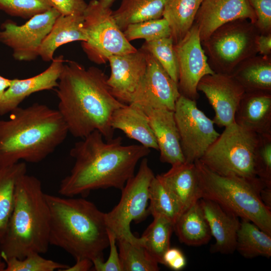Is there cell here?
Segmentation results:
<instances>
[{
  "label": "cell",
  "instance_id": "obj_4",
  "mask_svg": "<svg viewBox=\"0 0 271 271\" xmlns=\"http://www.w3.org/2000/svg\"><path fill=\"white\" fill-rule=\"evenodd\" d=\"M50 214V245L59 247L75 259L103 258L109 246L105 213L83 198L46 193Z\"/></svg>",
  "mask_w": 271,
  "mask_h": 271
},
{
  "label": "cell",
  "instance_id": "obj_41",
  "mask_svg": "<svg viewBox=\"0 0 271 271\" xmlns=\"http://www.w3.org/2000/svg\"><path fill=\"white\" fill-rule=\"evenodd\" d=\"M49 1L52 7L63 16L73 14L82 15L87 6V4L84 0Z\"/></svg>",
  "mask_w": 271,
  "mask_h": 271
},
{
  "label": "cell",
  "instance_id": "obj_10",
  "mask_svg": "<svg viewBox=\"0 0 271 271\" xmlns=\"http://www.w3.org/2000/svg\"><path fill=\"white\" fill-rule=\"evenodd\" d=\"M110 8L104 7L98 0H91L83 13L84 26L87 39L81 42L88 58L104 64L109 57L136 52L118 27Z\"/></svg>",
  "mask_w": 271,
  "mask_h": 271
},
{
  "label": "cell",
  "instance_id": "obj_42",
  "mask_svg": "<svg viewBox=\"0 0 271 271\" xmlns=\"http://www.w3.org/2000/svg\"><path fill=\"white\" fill-rule=\"evenodd\" d=\"M187 261L182 251L178 248L170 247L164 253L162 264L174 270H181L185 268Z\"/></svg>",
  "mask_w": 271,
  "mask_h": 271
},
{
  "label": "cell",
  "instance_id": "obj_12",
  "mask_svg": "<svg viewBox=\"0 0 271 271\" xmlns=\"http://www.w3.org/2000/svg\"><path fill=\"white\" fill-rule=\"evenodd\" d=\"M60 14L54 8L37 15L22 25L7 20L1 26L0 42L10 48L13 58L31 61L39 56L41 45Z\"/></svg>",
  "mask_w": 271,
  "mask_h": 271
},
{
  "label": "cell",
  "instance_id": "obj_14",
  "mask_svg": "<svg viewBox=\"0 0 271 271\" xmlns=\"http://www.w3.org/2000/svg\"><path fill=\"white\" fill-rule=\"evenodd\" d=\"M197 90L204 94L213 108L214 124L226 127L235 122V112L245 91L231 74L205 75L199 82Z\"/></svg>",
  "mask_w": 271,
  "mask_h": 271
},
{
  "label": "cell",
  "instance_id": "obj_24",
  "mask_svg": "<svg viewBox=\"0 0 271 271\" xmlns=\"http://www.w3.org/2000/svg\"><path fill=\"white\" fill-rule=\"evenodd\" d=\"M87 39L83 14L60 15L43 41L39 56L45 62L51 61L56 50L61 46L77 41L85 42Z\"/></svg>",
  "mask_w": 271,
  "mask_h": 271
},
{
  "label": "cell",
  "instance_id": "obj_35",
  "mask_svg": "<svg viewBox=\"0 0 271 271\" xmlns=\"http://www.w3.org/2000/svg\"><path fill=\"white\" fill-rule=\"evenodd\" d=\"M123 33L129 42L138 39L150 42L171 35L169 25L163 18L130 24Z\"/></svg>",
  "mask_w": 271,
  "mask_h": 271
},
{
  "label": "cell",
  "instance_id": "obj_21",
  "mask_svg": "<svg viewBox=\"0 0 271 271\" xmlns=\"http://www.w3.org/2000/svg\"><path fill=\"white\" fill-rule=\"evenodd\" d=\"M239 125L259 135L271 133V92H245L235 114Z\"/></svg>",
  "mask_w": 271,
  "mask_h": 271
},
{
  "label": "cell",
  "instance_id": "obj_23",
  "mask_svg": "<svg viewBox=\"0 0 271 271\" xmlns=\"http://www.w3.org/2000/svg\"><path fill=\"white\" fill-rule=\"evenodd\" d=\"M110 124L114 130H120L126 137L143 146L158 151L147 115L140 106L130 103L116 109L111 115Z\"/></svg>",
  "mask_w": 271,
  "mask_h": 271
},
{
  "label": "cell",
  "instance_id": "obj_20",
  "mask_svg": "<svg viewBox=\"0 0 271 271\" xmlns=\"http://www.w3.org/2000/svg\"><path fill=\"white\" fill-rule=\"evenodd\" d=\"M141 108L155 137L160 161L171 165L185 162L174 111Z\"/></svg>",
  "mask_w": 271,
  "mask_h": 271
},
{
  "label": "cell",
  "instance_id": "obj_7",
  "mask_svg": "<svg viewBox=\"0 0 271 271\" xmlns=\"http://www.w3.org/2000/svg\"><path fill=\"white\" fill-rule=\"evenodd\" d=\"M259 135L236 123L225 127L199 161L221 175L257 177L255 155Z\"/></svg>",
  "mask_w": 271,
  "mask_h": 271
},
{
  "label": "cell",
  "instance_id": "obj_13",
  "mask_svg": "<svg viewBox=\"0 0 271 271\" xmlns=\"http://www.w3.org/2000/svg\"><path fill=\"white\" fill-rule=\"evenodd\" d=\"M178 68V86L181 95L199 97L197 85L204 76L214 74L202 46L197 27L193 24L184 37L174 45Z\"/></svg>",
  "mask_w": 271,
  "mask_h": 271
},
{
  "label": "cell",
  "instance_id": "obj_9",
  "mask_svg": "<svg viewBox=\"0 0 271 271\" xmlns=\"http://www.w3.org/2000/svg\"><path fill=\"white\" fill-rule=\"evenodd\" d=\"M155 175L144 158L137 174L130 178L121 190L118 203L109 212L105 213L107 229L115 236L116 240L124 239L133 243H143L131 232L132 221L139 222L150 214L148 210L149 189Z\"/></svg>",
  "mask_w": 271,
  "mask_h": 271
},
{
  "label": "cell",
  "instance_id": "obj_30",
  "mask_svg": "<svg viewBox=\"0 0 271 271\" xmlns=\"http://www.w3.org/2000/svg\"><path fill=\"white\" fill-rule=\"evenodd\" d=\"M27 165L20 162L11 166H0V241L7 229L14 201L16 184L27 173Z\"/></svg>",
  "mask_w": 271,
  "mask_h": 271
},
{
  "label": "cell",
  "instance_id": "obj_22",
  "mask_svg": "<svg viewBox=\"0 0 271 271\" xmlns=\"http://www.w3.org/2000/svg\"><path fill=\"white\" fill-rule=\"evenodd\" d=\"M160 176L177 200L181 214L201 198L194 163L184 162L172 165L168 172Z\"/></svg>",
  "mask_w": 271,
  "mask_h": 271
},
{
  "label": "cell",
  "instance_id": "obj_6",
  "mask_svg": "<svg viewBox=\"0 0 271 271\" xmlns=\"http://www.w3.org/2000/svg\"><path fill=\"white\" fill-rule=\"evenodd\" d=\"M194 163L201 198L218 203L271 235V209L263 203L259 194L266 186L257 177L221 175L210 170L199 160Z\"/></svg>",
  "mask_w": 271,
  "mask_h": 271
},
{
  "label": "cell",
  "instance_id": "obj_15",
  "mask_svg": "<svg viewBox=\"0 0 271 271\" xmlns=\"http://www.w3.org/2000/svg\"><path fill=\"white\" fill-rule=\"evenodd\" d=\"M146 52L148 61L146 72L130 103L142 108L174 111L176 102L181 95L178 84L158 61Z\"/></svg>",
  "mask_w": 271,
  "mask_h": 271
},
{
  "label": "cell",
  "instance_id": "obj_43",
  "mask_svg": "<svg viewBox=\"0 0 271 271\" xmlns=\"http://www.w3.org/2000/svg\"><path fill=\"white\" fill-rule=\"evenodd\" d=\"M257 53L262 56H270L271 53V33L260 34L256 41Z\"/></svg>",
  "mask_w": 271,
  "mask_h": 271
},
{
  "label": "cell",
  "instance_id": "obj_29",
  "mask_svg": "<svg viewBox=\"0 0 271 271\" xmlns=\"http://www.w3.org/2000/svg\"><path fill=\"white\" fill-rule=\"evenodd\" d=\"M246 258L271 256V235L252 222L241 219L237 231L236 250Z\"/></svg>",
  "mask_w": 271,
  "mask_h": 271
},
{
  "label": "cell",
  "instance_id": "obj_47",
  "mask_svg": "<svg viewBox=\"0 0 271 271\" xmlns=\"http://www.w3.org/2000/svg\"><path fill=\"white\" fill-rule=\"evenodd\" d=\"M105 8H110L115 0H98Z\"/></svg>",
  "mask_w": 271,
  "mask_h": 271
},
{
  "label": "cell",
  "instance_id": "obj_45",
  "mask_svg": "<svg viewBox=\"0 0 271 271\" xmlns=\"http://www.w3.org/2000/svg\"><path fill=\"white\" fill-rule=\"evenodd\" d=\"M259 194L263 203L271 209V188L264 187L260 191Z\"/></svg>",
  "mask_w": 271,
  "mask_h": 271
},
{
  "label": "cell",
  "instance_id": "obj_28",
  "mask_svg": "<svg viewBox=\"0 0 271 271\" xmlns=\"http://www.w3.org/2000/svg\"><path fill=\"white\" fill-rule=\"evenodd\" d=\"M167 0H122L112 12L119 28L123 31L130 24L163 18Z\"/></svg>",
  "mask_w": 271,
  "mask_h": 271
},
{
  "label": "cell",
  "instance_id": "obj_5",
  "mask_svg": "<svg viewBox=\"0 0 271 271\" xmlns=\"http://www.w3.org/2000/svg\"><path fill=\"white\" fill-rule=\"evenodd\" d=\"M50 214L41 181L26 174L18 180L13 208L0 241L3 259L24 258L32 252L44 254L49 242Z\"/></svg>",
  "mask_w": 271,
  "mask_h": 271
},
{
  "label": "cell",
  "instance_id": "obj_17",
  "mask_svg": "<svg viewBox=\"0 0 271 271\" xmlns=\"http://www.w3.org/2000/svg\"><path fill=\"white\" fill-rule=\"evenodd\" d=\"M247 19L255 24L256 16L248 0H203L194 24L201 42L219 27L230 22Z\"/></svg>",
  "mask_w": 271,
  "mask_h": 271
},
{
  "label": "cell",
  "instance_id": "obj_18",
  "mask_svg": "<svg viewBox=\"0 0 271 271\" xmlns=\"http://www.w3.org/2000/svg\"><path fill=\"white\" fill-rule=\"evenodd\" d=\"M65 61L63 55L57 56L41 73L26 79H12L0 102V115L10 113L34 93L57 87Z\"/></svg>",
  "mask_w": 271,
  "mask_h": 271
},
{
  "label": "cell",
  "instance_id": "obj_2",
  "mask_svg": "<svg viewBox=\"0 0 271 271\" xmlns=\"http://www.w3.org/2000/svg\"><path fill=\"white\" fill-rule=\"evenodd\" d=\"M58 80V110L69 133L83 139L98 130L105 140L113 138L111 115L125 104L111 93L107 77L94 66L85 68L74 61H66Z\"/></svg>",
  "mask_w": 271,
  "mask_h": 271
},
{
  "label": "cell",
  "instance_id": "obj_37",
  "mask_svg": "<svg viewBox=\"0 0 271 271\" xmlns=\"http://www.w3.org/2000/svg\"><path fill=\"white\" fill-rule=\"evenodd\" d=\"M52 8L49 0H0V10L24 19L29 20Z\"/></svg>",
  "mask_w": 271,
  "mask_h": 271
},
{
  "label": "cell",
  "instance_id": "obj_39",
  "mask_svg": "<svg viewBox=\"0 0 271 271\" xmlns=\"http://www.w3.org/2000/svg\"><path fill=\"white\" fill-rule=\"evenodd\" d=\"M255 16V26L260 34L271 33V0H248Z\"/></svg>",
  "mask_w": 271,
  "mask_h": 271
},
{
  "label": "cell",
  "instance_id": "obj_25",
  "mask_svg": "<svg viewBox=\"0 0 271 271\" xmlns=\"http://www.w3.org/2000/svg\"><path fill=\"white\" fill-rule=\"evenodd\" d=\"M179 241L187 245L199 246L208 243L212 235L199 200L179 216L174 225Z\"/></svg>",
  "mask_w": 271,
  "mask_h": 271
},
{
  "label": "cell",
  "instance_id": "obj_34",
  "mask_svg": "<svg viewBox=\"0 0 271 271\" xmlns=\"http://www.w3.org/2000/svg\"><path fill=\"white\" fill-rule=\"evenodd\" d=\"M171 37L145 42L142 48L150 53L178 84V68Z\"/></svg>",
  "mask_w": 271,
  "mask_h": 271
},
{
  "label": "cell",
  "instance_id": "obj_26",
  "mask_svg": "<svg viewBox=\"0 0 271 271\" xmlns=\"http://www.w3.org/2000/svg\"><path fill=\"white\" fill-rule=\"evenodd\" d=\"M231 75L243 88L245 92H271L270 56H254L241 64Z\"/></svg>",
  "mask_w": 271,
  "mask_h": 271
},
{
  "label": "cell",
  "instance_id": "obj_46",
  "mask_svg": "<svg viewBox=\"0 0 271 271\" xmlns=\"http://www.w3.org/2000/svg\"><path fill=\"white\" fill-rule=\"evenodd\" d=\"M12 79L5 78L0 75V102L3 96L11 84Z\"/></svg>",
  "mask_w": 271,
  "mask_h": 271
},
{
  "label": "cell",
  "instance_id": "obj_8",
  "mask_svg": "<svg viewBox=\"0 0 271 271\" xmlns=\"http://www.w3.org/2000/svg\"><path fill=\"white\" fill-rule=\"evenodd\" d=\"M259 34L255 25L247 19L233 21L217 29L201 42L213 71L231 74L240 64L256 55Z\"/></svg>",
  "mask_w": 271,
  "mask_h": 271
},
{
  "label": "cell",
  "instance_id": "obj_32",
  "mask_svg": "<svg viewBox=\"0 0 271 271\" xmlns=\"http://www.w3.org/2000/svg\"><path fill=\"white\" fill-rule=\"evenodd\" d=\"M153 218V222L141 237L148 252L159 263L162 264L163 256L170 247L174 224L161 216H155Z\"/></svg>",
  "mask_w": 271,
  "mask_h": 271
},
{
  "label": "cell",
  "instance_id": "obj_27",
  "mask_svg": "<svg viewBox=\"0 0 271 271\" xmlns=\"http://www.w3.org/2000/svg\"><path fill=\"white\" fill-rule=\"evenodd\" d=\"M203 0H167L163 18L168 22L174 44L179 42L194 23Z\"/></svg>",
  "mask_w": 271,
  "mask_h": 271
},
{
  "label": "cell",
  "instance_id": "obj_19",
  "mask_svg": "<svg viewBox=\"0 0 271 271\" xmlns=\"http://www.w3.org/2000/svg\"><path fill=\"white\" fill-rule=\"evenodd\" d=\"M199 203L215 240L210 248L211 252L233 253L240 225L239 217L213 200L201 198Z\"/></svg>",
  "mask_w": 271,
  "mask_h": 271
},
{
  "label": "cell",
  "instance_id": "obj_31",
  "mask_svg": "<svg viewBox=\"0 0 271 271\" xmlns=\"http://www.w3.org/2000/svg\"><path fill=\"white\" fill-rule=\"evenodd\" d=\"M148 210L153 217L161 216L174 225L181 214V209L175 197L162 180L160 175L155 176L149 189Z\"/></svg>",
  "mask_w": 271,
  "mask_h": 271
},
{
  "label": "cell",
  "instance_id": "obj_33",
  "mask_svg": "<svg viewBox=\"0 0 271 271\" xmlns=\"http://www.w3.org/2000/svg\"><path fill=\"white\" fill-rule=\"evenodd\" d=\"M122 271H158L159 263L148 252L143 243L116 240Z\"/></svg>",
  "mask_w": 271,
  "mask_h": 271
},
{
  "label": "cell",
  "instance_id": "obj_44",
  "mask_svg": "<svg viewBox=\"0 0 271 271\" xmlns=\"http://www.w3.org/2000/svg\"><path fill=\"white\" fill-rule=\"evenodd\" d=\"M75 259V263L72 266H69L65 271H88L92 269L93 263L91 259L86 257Z\"/></svg>",
  "mask_w": 271,
  "mask_h": 271
},
{
  "label": "cell",
  "instance_id": "obj_1",
  "mask_svg": "<svg viewBox=\"0 0 271 271\" xmlns=\"http://www.w3.org/2000/svg\"><path fill=\"white\" fill-rule=\"evenodd\" d=\"M150 152L142 145H123L120 137L105 140L95 130L70 150L75 162L70 173L61 180L58 192L65 197H84L97 189L121 190L134 175L138 162Z\"/></svg>",
  "mask_w": 271,
  "mask_h": 271
},
{
  "label": "cell",
  "instance_id": "obj_48",
  "mask_svg": "<svg viewBox=\"0 0 271 271\" xmlns=\"http://www.w3.org/2000/svg\"><path fill=\"white\" fill-rule=\"evenodd\" d=\"M6 266V262L2 258L0 251V271H5Z\"/></svg>",
  "mask_w": 271,
  "mask_h": 271
},
{
  "label": "cell",
  "instance_id": "obj_16",
  "mask_svg": "<svg viewBox=\"0 0 271 271\" xmlns=\"http://www.w3.org/2000/svg\"><path fill=\"white\" fill-rule=\"evenodd\" d=\"M110 74L107 83L112 95L129 104L142 82L147 68V53L142 48L136 52L113 55L108 59Z\"/></svg>",
  "mask_w": 271,
  "mask_h": 271
},
{
  "label": "cell",
  "instance_id": "obj_36",
  "mask_svg": "<svg viewBox=\"0 0 271 271\" xmlns=\"http://www.w3.org/2000/svg\"><path fill=\"white\" fill-rule=\"evenodd\" d=\"M5 271H65L69 265L43 257L40 253L32 252L22 259H4Z\"/></svg>",
  "mask_w": 271,
  "mask_h": 271
},
{
  "label": "cell",
  "instance_id": "obj_11",
  "mask_svg": "<svg viewBox=\"0 0 271 271\" xmlns=\"http://www.w3.org/2000/svg\"><path fill=\"white\" fill-rule=\"evenodd\" d=\"M174 112L185 162L194 163L220 134L213 121L198 108L196 100L180 95Z\"/></svg>",
  "mask_w": 271,
  "mask_h": 271
},
{
  "label": "cell",
  "instance_id": "obj_38",
  "mask_svg": "<svg viewBox=\"0 0 271 271\" xmlns=\"http://www.w3.org/2000/svg\"><path fill=\"white\" fill-rule=\"evenodd\" d=\"M256 176L271 188V133L259 135L255 160Z\"/></svg>",
  "mask_w": 271,
  "mask_h": 271
},
{
  "label": "cell",
  "instance_id": "obj_3",
  "mask_svg": "<svg viewBox=\"0 0 271 271\" xmlns=\"http://www.w3.org/2000/svg\"><path fill=\"white\" fill-rule=\"evenodd\" d=\"M67 126L57 109L35 103L18 107L0 120V166L45 159L66 139Z\"/></svg>",
  "mask_w": 271,
  "mask_h": 271
},
{
  "label": "cell",
  "instance_id": "obj_40",
  "mask_svg": "<svg viewBox=\"0 0 271 271\" xmlns=\"http://www.w3.org/2000/svg\"><path fill=\"white\" fill-rule=\"evenodd\" d=\"M107 232L110 247L108 258L106 261H104L103 258H98L93 260L92 269L96 271H122L119 254L116 245L115 236L108 229Z\"/></svg>",
  "mask_w": 271,
  "mask_h": 271
}]
</instances>
